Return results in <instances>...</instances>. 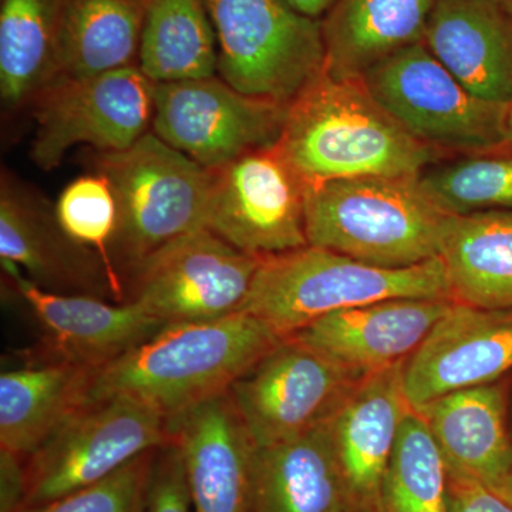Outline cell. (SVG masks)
<instances>
[{
	"instance_id": "cell-1",
	"label": "cell",
	"mask_w": 512,
	"mask_h": 512,
	"mask_svg": "<svg viewBox=\"0 0 512 512\" xmlns=\"http://www.w3.org/2000/svg\"><path fill=\"white\" fill-rule=\"evenodd\" d=\"M285 338L247 312L168 323L94 373L89 402L124 397L168 421L228 393Z\"/></svg>"
},
{
	"instance_id": "cell-2",
	"label": "cell",
	"mask_w": 512,
	"mask_h": 512,
	"mask_svg": "<svg viewBox=\"0 0 512 512\" xmlns=\"http://www.w3.org/2000/svg\"><path fill=\"white\" fill-rule=\"evenodd\" d=\"M276 146L306 184L420 177L439 156L384 109L362 77L326 70L289 104Z\"/></svg>"
},
{
	"instance_id": "cell-3",
	"label": "cell",
	"mask_w": 512,
	"mask_h": 512,
	"mask_svg": "<svg viewBox=\"0 0 512 512\" xmlns=\"http://www.w3.org/2000/svg\"><path fill=\"white\" fill-rule=\"evenodd\" d=\"M309 245L379 268L439 258L453 215L419 177H357L306 184Z\"/></svg>"
},
{
	"instance_id": "cell-4",
	"label": "cell",
	"mask_w": 512,
	"mask_h": 512,
	"mask_svg": "<svg viewBox=\"0 0 512 512\" xmlns=\"http://www.w3.org/2000/svg\"><path fill=\"white\" fill-rule=\"evenodd\" d=\"M399 298L453 299L440 256L389 269L308 245L262 258L241 312L291 338L330 313Z\"/></svg>"
},
{
	"instance_id": "cell-5",
	"label": "cell",
	"mask_w": 512,
	"mask_h": 512,
	"mask_svg": "<svg viewBox=\"0 0 512 512\" xmlns=\"http://www.w3.org/2000/svg\"><path fill=\"white\" fill-rule=\"evenodd\" d=\"M93 168L113 188L116 235L110 255L120 278L174 239L204 228L211 171L153 131L126 150L93 154Z\"/></svg>"
},
{
	"instance_id": "cell-6",
	"label": "cell",
	"mask_w": 512,
	"mask_h": 512,
	"mask_svg": "<svg viewBox=\"0 0 512 512\" xmlns=\"http://www.w3.org/2000/svg\"><path fill=\"white\" fill-rule=\"evenodd\" d=\"M218 76L238 92L289 106L326 69L322 20L288 0H205Z\"/></svg>"
},
{
	"instance_id": "cell-7",
	"label": "cell",
	"mask_w": 512,
	"mask_h": 512,
	"mask_svg": "<svg viewBox=\"0 0 512 512\" xmlns=\"http://www.w3.org/2000/svg\"><path fill=\"white\" fill-rule=\"evenodd\" d=\"M362 79L394 119L437 150L484 153L507 146L508 103L485 100L468 90L424 42L387 57Z\"/></svg>"
},
{
	"instance_id": "cell-8",
	"label": "cell",
	"mask_w": 512,
	"mask_h": 512,
	"mask_svg": "<svg viewBox=\"0 0 512 512\" xmlns=\"http://www.w3.org/2000/svg\"><path fill=\"white\" fill-rule=\"evenodd\" d=\"M36 120L30 157L43 171L59 167L73 147L126 150L153 123L154 83L130 66L46 83L30 100Z\"/></svg>"
},
{
	"instance_id": "cell-9",
	"label": "cell",
	"mask_w": 512,
	"mask_h": 512,
	"mask_svg": "<svg viewBox=\"0 0 512 512\" xmlns=\"http://www.w3.org/2000/svg\"><path fill=\"white\" fill-rule=\"evenodd\" d=\"M261 259L207 228L174 239L124 279L126 301L165 323L201 322L241 312Z\"/></svg>"
},
{
	"instance_id": "cell-10",
	"label": "cell",
	"mask_w": 512,
	"mask_h": 512,
	"mask_svg": "<svg viewBox=\"0 0 512 512\" xmlns=\"http://www.w3.org/2000/svg\"><path fill=\"white\" fill-rule=\"evenodd\" d=\"M170 439L167 420L144 404L124 397L87 402L28 457L26 507L104 480Z\"/></svg>"
},
{
	"instance_id": "cell-11",
	"label": "cell",
	"mask_w": 512,
	"mask_h": 512,
	"mask_svg": "<svg viewBox=\"0 0 512 512\" xmlns=\"http://www.w3.org/2000/svg\"><path fill=\"white\" fill-rule=\"evenodd\" d=\"M366 375L285 338L229 389L255 447L292 440L328 423Z\"/></svg>"
},
{
	"instance_id": "cell-12",
	"label": "cell",
	"mask_w": 512,
	"mask_h": 512,
	"mask_svg": "<svg viewBox=\"0 0 512 512\" xmlns=\"http://www.w3.org/2000/svg\"><path fill=\"white\" fill-rule=\"evenodd\" d=\"M305 208V180L274 144L211 171L204 228L266 258L308 247Z\"/></svg>"
},
{
	"instance_id": "cell-13",
	"label": "cell",
	"mask_w": 512,
	"mask_h": 512,
	"mask_svg": "<svg viewBox=\"0 0 512 512\" xmlns=\"http://www.w3.org/2000/svg\"><path fill=\"white\" fill-rule=\"evenodd\" d=\"M288 106L238 92L220 76L154 83L153 133L207 170L274 146Z\"/></svg>"
},
{
	"instance_id": "cell-14",
	"label": "cell",
	"mask_w": 512,
	"mask_h": 512,
	"mask_svg": "<svg viewBox=\"0 0 512 512\" xmlns=\"http://www.w3.org/2000/svg\"><path fill=\"white\" fill-rule=\"evenodd\" d=\"M0 259L47 292L126 301L101 256L73 241L55 207L9 171L0 183Z\"/></svg>"
},
{
	"instance_id": "cell-15",
	"label": "cell",
	"mask_w": 512,
	"mask_h": 512,
	"mask_svg": "<svg viewBox=\"0 0 512 512\" xmlns=\"http://www.w3.org/2000/svg\"><path fill=\"white\" fill-rule=\"evenodd\" d=\"M512 373V308L487 309L454 301L403 366L410 407Z\"/></svg>"
},
{
	"instance_id": "cell-16",
	"label": "cell",
	"mask_w": 512,
	"mask_h": 512,
	"mask_svg": "<svg viewBox=\"0 0 512 512\" xmlns=\"http://www.w3.org/2000/svg\"><path fill=\"white\" fill-rule=\"evenodd\" d=\"M10 284L46 330L43 360L99 370L156 335L165 323L131 302L47 292L15 265L2 264Z\"/></svg>"
},
{
	"instance_id": "cell-17",
	"label": "cell",
	"mask_w": 512,
	"mask_h": 512,
	"mask_svg": "<svg viewBox=\"0 0 512 512\" xmlns=\"http://www.w3.org/2000/svg\"><path fill=\"white\" fill-rule=\"evenodd\" d=\"M511 376L417 407L446 463L512 504Z\"/></svg>"
},
{
	"instance_id": "cell-18",
	"label": "cell",
	"mask_w": 512,
	"mask_h": 512,
	"mask_svg": "<svg viewBox=\"0 0 512 512\" xmlns=\"http://www.w3.org/2000/svg\"><path fill=\"white\" fill-rule=\"evenodd\" d=\"M403 363L366 375L328 421L352 512H380L384 476L404 414Z\"/></svg>"
},
{
	"instance_id": "cell-19",
	"label": "cell",
	"mask_w": 512,
	"mask_h": 512,
	"mask_svg": "<svg viewBox=\"0 0 512 512\" xmlns=\"http://www.w3.org/2000/svg\"><path fill=\"white\" fill-rule=\"evenodd\" d=\"M453 299L399 298L330 313L293 335L338 365L370 375L406 362Z\"/></svg>"
},
{
	"instance_id": "cell-20",
	"label": "cell",
	"mask_w": 512,
	"mask_h": 512,
	"mask_svg": "<svg viewBox=\"0 0 512 512\" xmlns=\"http://www.w3.org/2000/svg\"><path fill=\"white\" fill-rule=\"evenodd\" d=\"M194 512H251L254 443L225 393L168 421Z\"/></svg>"
},
{
	"instance_id": "cell-21",
	"label": "cell",
	"mask_w": 512,
	"mask_h": 512,
	"mask_svg": "<svg viewBox=\"0 0 512 512\" xmlns=\"http://www.w3.org/2000/svg\"><path fill=\"white\" fill-rule=\"evenodd\" d=\"M424 45L477 96L512 99V19L493 0H436Z\"/></svg>"
},
{
	"instance_id": "cell-22",
	"label": "cell",
	"mask_w": 512,
	"mask_h": 512,
	"mask_svg": "<svg viewBox=\"0 0 512 512\" xmlns=\"http://www.w3.org/2000/svg\"><path fill=\"white\" fill-rule=\"evenodd\" d=\"M251 512H352L328 423L254 448Z\"/></svg>"
},
{
	"instance_id": "cell-23",
	"label": "cell",
	"mask_w": 512,
	"mask_h": 512,
	"mask_svg": "<svg viewBox=\"0 0 512 512\" xmlns=\"http://www.w3.org/2000/svg\"><path fill=\"white\" fill-rule=\"evenodd\" d=\"M436 0H336L323 16L326 72L363 77L404 47L424 42Z\"/></svg>"
},
{
	"instance_id": "cell-24",
	"label": "cell",
	"mask_w": 512,
	"mask_h": 512,
	"mask_svg": "<svg viewBox=\"0 0 512 512\" xmlns=\"http://www.w3.org/2000/svg\"><path fill=\"white\" fill-rule=\"evenodd\" d=\"M96 370L42 360L0 376V447L30 457L83 404Z\"/></svg>"
},
{
	"instance_id": "cell-25",
	"label": "cell",
	"mask_w": 512,
	"mask_h": 512,
	"mask_svg": "<svg viewBox=\"0 0 512 512\" xmlns=\"http://www.w3.org/2000/svg\"><path fill=\"white\" fill-rule=\"evenodd\" d=\"M146 5L147 0H63L49 82L138 66Z\"/></svg>"
},
{
	"instance_id": "cell-26",
	"label": "cell",
	"mask_w": 512,
	"mask_h": 512,
	"mask_svg": "<svg viewBox=\"0 0 512 512\" xmlns=\"http://www.w3.org/2000/svg\"><path fill=\"white\" fill-rule=\"evenodd\" d=\"M440 258L453 301L512 308V211L453 215Z\"/></svg>"
},
{
	"instance_id": "cell-27",
	"label": "cell",
	"mask_w": 512,
	"mask_h": 512,
	"mask_svg": "<svg viewBox=\"0 0 512 512\" xmlns=\"http://www.w3.org/2000/svg\"><path fill=\"white\" fill-rule=\"evenodd\" d=\"M138 67L153 83L217 76V37L205 0H147Z\"/></svg>"
},
{
	"instance_id": "cell-28",
	"label": "cell",
	"mask_w": 512,
	"mask_h": 512,
	"mask_svg": "<svg viewBox=\"0 0 512 512\" xmlns=\"http://www.w3.org/2000/svg\"><path fill=\"white\" fill-rule=\"evenodd\" d=\"M63 0H2L0 94L8 107L30 103L53 76Z\"/></svg>"
},
{
	"instance_id": "cell-29",
	"label": "cell",
	"mask_w": 512,
	"mask_h": 512,
	"mask_svg": "<svg viewBox=\"0 0 512 512\" xmlns=\"http://www.w3.org/2000/svg\"><path fill=\"white\" fill-rule=\"evenodd\" d=\"M380 512H448V473L426 421L409 407L384 476Z\"/></svg>"
},
{
	"instance_id": "cell-30",
	"label": "cell",
	"mask_w": 512,
	"mask_h": 512,
	"mask_svg": "<svg viewBox=\"0 0 512 512\" xmlns=\"http://www.w3.org/2000/svg\"><path fill=\"white\" fill-rule=\"evenodd\" d=\"M421 187L451 215L512 211V157L474 156L424 170Z\"/></svg>"
},
{
	"instance_id": "cell-31",
	"label": "cell",
	"mask_w": 512,
	"mask_h": 512,
	"mask_svg": "<svg viewBox=\"0 0 512 512\" xmlns=\"http://www.w3.org/2000/svg\"><path fill=\"white\" fill-rule=\"evenodd\" d=\"M55 211L64 232L77 244L99 254L124 288L110 255L119 212L109 180L96 171L76 178L59 195Z\"/></svg>"
},
{
	"instance_id": "cell-32",
	"label": "cell",
	"mask_w": 512,
	"mask_h": 512,
	"mask_svg": "<svg viewBox=\"0 0 512 512\" xmlns=\"http://www.w3.org/2000/svg\"><path fill=\"white\" fill-rule=\"evenodd\" d=\"M153 453L141 454L104 480L20 512H141Z\"/></svg>"
},
{
	"instance_id": "cell-33",
	"label": "cell",
	"mask_w": 512,
	"mask_h": 512,
	"mask_svg": "<svg viewBox=\"0 0 512 512\" xmlns=\"http://www.w3.org/2000/svg\"><path fill=\"white\" fill-rule=\"evenodd\" d=\"M141 512H194L185 481L183 453L173 436L154 450Z\"/></svg>"
},
{
	"instance_id": "cell-34",
	"label": "cell",
	"mask_w": 512,
	"mask_h": 512,
	"mask_svg": "<svg viewBox=\"0 0 512 512\" xmlns=\"http://www.w3.org/2000/svg\"><path fill=\"white\" fill-rule=\"evenodd\" d=\"M448 512H512V504L477 481L448 474Z\"/></svg>"
},
{
	"instance_id": "cell-35",
	"label": "cell",
	"mask_w": 512,
	"mask_h": 512,
	"mask_svg": "<svg viewBox=\"0 0 512 512\" xmlns=\"http://www.w3.org/2000/svg\"><path fill=\"white\" fill-rule=\"evenodd\" d=\"M28 491V458L0 447V512L22 511Z\"/></svg>"
},
{
	"instance_id": "cell-36",
	"label": "cell",
	"mask_w": 512,
	"mask_h": 512,
	"mask_svg": "<svg viewBox=\"0 0 512 512\" xmlns=\"http://www.w3.org/2000/svg\"><path fill=\"white\" fill-rule=\"evenodd\" d=\"M288 2L302 15L322 20L320 18L329 12L336 0H288Z\"/></svg>"
},
{
	"instance_id": "cell-37",
	"label": "cell",
	"mask_w": 512,
	"mask_h": 512,
	"mask_svg": "<svg viewBox=\"0 0 512 512\" xmlns=\"http://www.w3.org/2000/svg\"><path fill=\"white\" fill-rule=\"evenodd\" d=\"M505 140H507V146H512V99L508 101L507 117H505Z\"/></svg>"
},
{
	"instance_id": "cell-38",
	"label": "cell",
	"mask_w": 512,
	"mask_h": 512,
	"mask_svg": "<svg viewBox=\"0 0 512 512\" xmlns=\"http://www.w3.org/2000/svg\"><path fill=\"white\" fill-rule=\"evenodd\" d=\"M493 2L498 6V8L503 10L505 15L510 16L512 19V0H493Z\"/></svg>"
},
{
	"instance_id": "cell-39",
	"label": "cell",
	"mask_w": 512,
	"mask_h": 512,
	"mask_svg": "<svg viewBox=\"0 0 512 512\" xmlns=\"http://www.w3.org/2000/svg\"><path fill=\"white\" fill-rule=\"evenodd\" d=\"M510 430L512 440V376H511V394H510Z\"/></svg>"
}]
</instances>
